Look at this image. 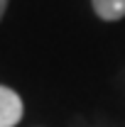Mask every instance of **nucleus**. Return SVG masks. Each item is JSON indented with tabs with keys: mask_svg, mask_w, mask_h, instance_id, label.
<instances>
[{
	"mask_svg": "<svg viewBox=\"0 0 125 127\" xmlns=\"http://www.w3.org/2000/svg\"><path fill=\"white\" fill-rule=\"evenodd\" d=\"M25 115V105H22V98L7 88V86H0V127H15Z\"/></svg>",
	"mask_w": 125,
	"mask_h": 127,
	"instance_id": "obj_1",
	"label": "nucleus"
},
{
	"mask_svg": "<svg viewBox=\"0 0 125 127\" xmlns=\"http://www.w3.org/2000/svg\"><path fill=\"white\" fill-rule=\"evenodd\" d=\"M93 12L106 22H118L125 17V0H91Z\"/></svg>",
	"mask_w": 125,
	"mask_h": 127,
	"instance_id": "obj_2",
	"label": "nucleus"
},
{
	"mask_svg": "<svg viewBox=\"0 0 125 127\" xmlns=\"http://www.w3.org/2000/svg\"><path fill=\"white\" fill-rule=\"evenodd\" d=\"M7 2H10V0H0V20H2L5 10H7Z\"/></svg>",
	"mask_w": 125,
	"mask_h": 127,
	"instance_id": "obj_3",
	"label": "nucleus"
}]
</instances>
